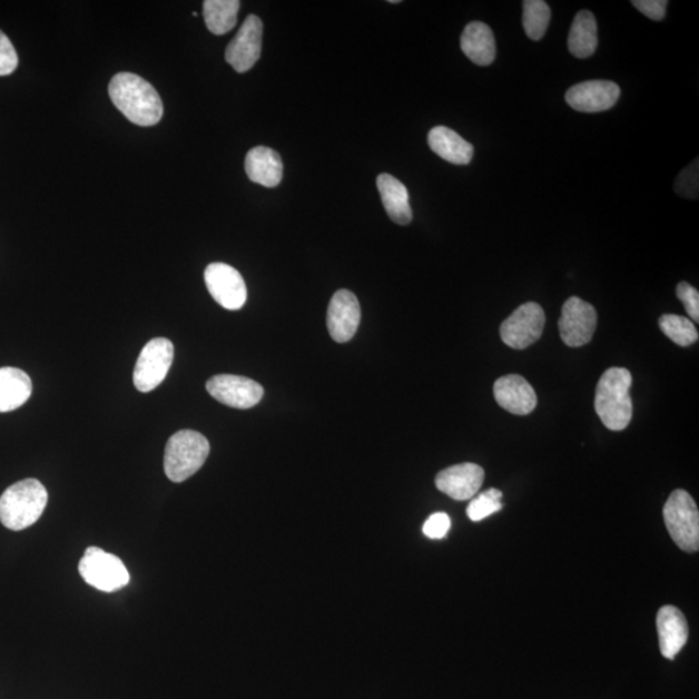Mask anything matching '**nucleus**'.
Segmentation results:
<instances>
[{
	"mask_svg": "<svg viewBox=\"0 0 699 699\" xmlns=\"http://www.w3.org/2000/svg\"><path fill=\"white\" fill-rule=\"evenodd\" d=\"M262 37H264V23L256 14H249L243 27L228 45L226 61L237 73H245L256 66L262 52Z\"/></svg>",
	"mask_w": 699,
	"mask_h": 699,
	"instance_id": "nucleus-12",
	"label": "nucleus"
},
{
	"mask_svg": "<svg viewBox=\"0 0 699 699\" xmlns=\"http://www.w3.org/2000/svg\"><path fill=\"white\" fill-rule=\"evenodd\" d=\"M18 66V52H16L10 38L0 30V77L12 75Z\"/></svg>",
	"mask_w": 699,
	"mask_h": 699,
	"instance_id": "nucleus-29",
	"label": "nucleus"
},
{
	"mask_svg": "<svg viewBox=\"0 0 699 699\" xmlns=\"http://www.w3.org/2000/svg\"><path fill=\"white\" fill-rule=\"evenodd\" d=\"M677 296L685 305L687 313L692 319L699 322V293L689 283L681 282L677 288Z\"/></svg>",
	"mask_w": 699,
	"mask_h": 699,
	"instance_id": "nucleus-30",
	"label": "nucleus"
},
{
	"mask_svg": "<svg viewBox=\"0 0 699 699\" xmlns=\"http://www.w3.org/2000/svg\"><path fill=\"white\" fill-rule=\"evenodd\" d=\"M659 327L673 344L681 347L693 345L698 341V331L688 317L667 314L659 317Z\"/></svg>",
	"mask_w": 699,
	"mask_h": 699,
	"instance_id": "nucleus-26",
	"label": "nucleus"
},
{
	"mask_svg": "<svg viewBox=\"0 0 699 699\" xmlns=\"http://www.w3.org/2000/svg\"><path fill=\"white\" fill-rule=\"evenodd\" d=\"M33 384L28 373L19 368H0V412L20 408L30 398Z\"/></svg>",
	"mask_w": 699,
	"mask_h": 699,
	"instance_id": "nucleus-22",
	"label": "nucleus"
},
{
	"mask_svg": "<svg viewBox=\"0 0 699 699\" xmlns=\"http://www.w3.org/2000/svg\"><path fill=\"white\" fill-rule=\"evenodd\" d=\"M523 29L532 41H540L551 22V8L544 0H524Z\"/></svg>",
	"mask_w": 699,
	"mask_h": 699,
	"instance_id": "nucleus-25",
	"label": "nucleus"
},
{
	"mask_svg": "<svg viewBox=\"0 0 699 699\" xmlns=\"http://www.w3.org/2000/svg\"><path fill=\"white\" fill-rule=\"evenodd\" d=\"M49 494L43 484L29 479L12 484L0 496V522L13 531L26 530L43 514Z\"/></svg>",
	"mask_w": 699,
	"mask_h": 699,
	"instance_id": "nucleus-3",
	"label": "nucleus"
},
{
	"mask_svg": "<svg viewBox=\"0 0 699 699\" xmlns=\"http://www.w3.org/2000/svg\"><path fill=\"white\" fill-rule=\"evenodd\" d=\"M503 492L498 489H490L484 491L483 494L476 496L469 504L466 514L467 518L474 522H480L490 518L491 514L502 511Z\"/></svg>",
	"mask_w": 699,
	"mask_h": 699,
	"instance_id": "nucleus-27",
	"label": "nucleus"
},
{
	"mask_svg": "<svg viewBox=\"0 0 699 699\" xmlns=\"http://www.w3.org/2000/svg\"><path fill=\"white\" fill-rule=\"evenodd\" d=\"M377 188L388 218L400 226L410 225L413 214L406 186L391 174H381Z\"/></svg>",
	"mask_w": 699,
	"mask_h": 699,
	"instance_id": "nucleus-19",
	"label": "nucleus"
},
{
	"mask_svg": "<svg viewBox=\"0 0 699 699\" xmlns=\"http://www.w3.org/2000/svg\"><path fill=\"white\" fill-rule=\"evenodd\" d=\"M631 386V372L613 367L603 373L595 387L594 410L602 424L610 431L622 432L631 423L633 413Z\"/></svg>",
	"mask_w": 699,
	"mask_h": 699,
	"instance_id": "nucleus-2",
	"label": "nucleus"
},
{
	"mask_svg": "<svg viewBox=\"0 0 699 699\" xmlns=\"http://www.w3.org/2000/svg\"><path fill=\"white\" fill-rule=\"evenodd\" d=\"M451 520L446 513H434L424 523L423 532L429 539H442L447 535Z\"/></svg>",
	"mask_w": 699,
	"mask_h": 699,
	"instance_id": "nucleus-31",
	"label": "nucleus"
},
{
	"mask_svg": "<svg viewBox=\"0 0 699 699\" xmlns=\"http://www.w3.org/2000/svg\"><path fill=\"white\" fill-rule=\"evenodd\" d=\"M545 313L535 302L521 305L500 327L503 343L515 350L535 344L543 335Z\"/></svg>",
	"mask_w": 699,
	"mask_h": 699,
	"instance_id": "nucleus-8",
	"label": "nucleus"
},
{
	"mask_svg": "<svg viewBox=\"0 0 699 699\" xmlns=\"http://www.w3.org/2000/svg\"><path fill=\"white\" fill-rule=\"evenodd\" d=\"M484 481L483 467L473 463L457 464L444 469L436 475L435 484L443 494L464 502L480 491Z\"/></svg>",
	"mask_w": 699,
	"mask_h": 699,
	"instance_id": "nucleus-15",
	"label": "nucleus"
},
{
	"mask_svg": "<svg viewBox=\"0 0 699 699\" xmlns=\"http://www.w3.org/2000/svg\"><path fill=\"white\" fill-rule=\"evenodd\" d=\"M238 0H205L204 19L213 35L224 36L232 31L240 10Z\"/></svg>",
	"mask_w": 699,
	"mask_h": 699,
	"instance_id": "nucleus-24",
	"label": "nucleus"
},
{
	"mask_svg": "<svg viewBox=\"0 0 699 699\" xmlns=\"http://www.w3.org/2000/svg\"><path fill=\"white\" fill-rule=\"evenodd\" d=\"M205 284L210 296L226 309H240L248 299V289L240 273L226 264H211L205 269Z\"/></svg>",
	"mask_w": 699,
	"mask_h": 699,
	"instance_id": "nucleus-11",
	"label": "nucleus"
},
{
	"mask_svg": "<svg viewBox=\"0 0 699 699\" xmlns=\"http://www.w3.org/2000/svg\"><path fill=\"white\" fill-rule=\"evenodd\" d=\"M619 97L621 89L617 83L598 79L570 87L567 102L577 112L599 114L613 108Z\"/></svg>",
	"mask_w": 699,
	"mask_h": 699,
	"instance_id": "nucleus-13",
	"label": "nucleus"
},
{
	"mask_svg": "<svg viewBox=\"0 0 699 699\" xmlns=\"http://www.w3.org/2000/svg\"><path fill=\"white\" fill-rule=\"evenodd\" d=\"M698 160H695L679 174L677 181H675V193L681 197L690 198V200L698 198Z\"/></svg>",
	"mask_w": 699,
	"mask_h": 699,
	"instance_id": "nucleus-28",
	"label": "nucleus"
},
{
	"mask_svg": "<svg viewBox=\"0 0 699 699\" xmlns=\"http://www.w3.org/2000/svg\"><path fill=\"white\" fill-rule=\"evenodd\" d=\"M632 6L646 14L648 19L662 21L669 2L667 0H633Z\"/></svg>",
	"mask_w": 699,
	"mask_h": 699,
	"instance_id": "nucleus-32",
	"label": "nucleus"
},
{
	"mask_svg": "<svg viewBox=\"0 0 699 699\" xmlns=\"http://www.w3.org/2000/svg\"><path fill=\"white\" fill-rule=\"evenodd\" d=\"M174 345L170 339L158 337L150 339L141 350L134 370V385L141 393L155 391L164 383L171 368Z\"/></svg>",
	"mask_w": 699,
	"mask_h": 699,
	"instance_id": "nucleus-7",
	"label": "nucleus"
},
{
	"mask_svg": "<svg viewBox=\"0 0 699 699\" xmlns=\"http://www.w3.org/2000/svg\"><path fill=\"white\" fill-rule=\"evenodd\" d=\"M494 395L499 406L513 415H529L538 404L534 387L520 375H508L496 380Z\"/></svg>",
	"mask_w": 699,
	"mask_h": 699,
	"instance_id": "nucleus-16",
	"label": "nucleus"
},
{
	"mask_svg": "<svg viewBox=\"0 0 699 699\" xmlns=\"http://www.w3.org/2000/svg\"><path fill=\"white\" fill-rule=\"evenodd\" d=\"M362 319L360 301L353 292L341 289L328 306L327 325L336 343L345 344L355 336Z\"/></svg>",
	"mask_w": 699,
	"mask_h": 699,
	"instance_id": "nucleus-14",
	"label": "nucleus"
},
{
	"mask_svg": "<svg viewBox=\"0 0 699 699\" xmlns=\"http://www.w3.org/2000/svg\"><path fill=\"white\" fill-rule=\"evenodd\" d=\"M462 50L466 58L480 67H489L496 57L494 33L486 23L474 21L469 23L462 36Z\"/></svg>",
	"mask_w": 699,
	"mask_h": 699,
	"instance_id": "nucleus-21",
	"label": "nucleus"
},
{
	"mask_svg": "<svg viewBox=\"0 0 699 699\" xmlns=\"http://www.w3.org/2000/svg\"><path fill=\"white\" fill-rule=\"evenodd\" d=\"M283 161L276 150L267 147H256L245 157V171L252 181L260 186L274 188L283 179Z\"/></svg>",
	"mask_w": 699,
	"mask_h": 699,
	"instance_id": "nucleus-18",
	"label": "nucleus"
},
{
	"mask_svg": "<svg viewBox=\"0 0 699 699\" xmlns=\"http://www.w3.org/2000/svg\"><path fill=\"white\" fill-rule=\"evenodd\" d=\"M108 92L116 108L130 122L148 127L161 121L164 116L161 97L146 79L124 71L112 78Z\"/></svg>",
	"mask_w": 699,
	"mask_h": 699,
	"instance_id": "nucleus-1",
	"label": "nucleus"
},
{
	"mask_svg": "<svg viewBox=\"0 0 699 699\" xmlns=\"http://www.w3.org/2000/svg\"><path fill=\"white\" fill-rule=\"evenodd\" d=\"M657 630L662 656L673 661L681 649L686 647L689 637V627L685 614L671 606L659 609Z\"/></svg>",
	"mask_w": 699,
	"mask_h": 699,
	"instance_id": "nucleus-17",
	"label": "nucleus"
},
{
	"mask_svg": "<svg viewBox=\"0 0 699 699\" xmlns=\"http://www.w3.org/2000/svg\"><path fill=\"white\" fill-rule=\"evenodd\" d=\"M429 147L444 161L454 165L471 164L474 147L449 127L436 126L427 135Z\"/></svg>",
	"mask_w": 699,
	"mask_h": 699,
	"instance_id": "nucleus-20",
	"label": "nucleus"
},
{
	"mask_svg": "<svg viewBox=\"0 0 699 699\" xmlns=\"http://www.w3.org/2000/svg\"><path fill=\"white\" fill-rule=\"evenodd\" d=\"M210 454L209 441L201 433L180 431L166 444L164 469L175 483L185 482L196 474Z\"/></svg>",
	"mask_w": 699,
	"mask_h": 699,
	"instance_id": "nucleus-4",
	"label": "nucleus"
},
{
	"mask_svg": "<svg viewBox=\"0 0 699 699\" xmlns=\"http://www.w3.org/2000/svg\"><path fill=\"white\" fill-rule=\"evenodd\" d=\"M666 528L681 551L699 550V513L692 496L685 490H675L663 508Z\"/></svg>",
	"mask_w": 699,
	"mask_h": 699,
	"instance_id": "nucleus-5",
	"label": "nucleus"
},
{
	"mask_svg": "<svg viewBox=\"0 0 699 699\" xmlns=\"http://www.w3.org/2000/svg\"><path fill=\"white\" fill-rule=\"evenodd\" d=\"M78 569L85 582L101 592H116L130 582L122 560L98 547L87 548Z\"/></svg>",
	"mask_w": 699,
	"mask_h": 699,
	"instance_id": "nucleus-6",
	"label": "nucleus"
},
{
	"mask_svg": "<svg viewBox=\"0 0 699 699\" xmlns=\"http://www.w3.org/2000/svg\"><path fill=\"white\" fill-rule=\"evenodd\" d=\"M569 51L578 59L591 58L599 46L598 21L590 11L578 12L571 26Z\"/></svg>",
	"mask_w": 699,
	"mask_h": 699,
	"instance_id": "nucleus-23",
	"label": "nucleus"
},
{
	"mask_svg": "<svg viewBox=\"0 0 699 699\" xmlns=\"http://www.w3.org/2000/svg\"><path fill=\"white\" fill-rule=\"evenodd\" d=\"M598 327V313L588 302L570 297L562 307L559 321L560 335L570 347H581L591 343Z\"/></svg>",
	"mask_w": 699,
	"mask_h": 699,
	"instance_id": "nucleus-9",
	"label": "nucleus"
},
{
	"mask_svg": "<svg viewBox=\"0 0 699 699\" xmlns=\"http://www.w3.org/2000/svg\"><path fill=\"white\" fill-rule=\"evenodd\" d=\"M206 391L214 400L228 407L248 410L264 398V387L248 377L218 375L206 383Z\"/></svg>",
	"mask_w": 699,
	"mask_h": 699,
	"instance_id": "nucleus-10",
	"label": "nucleus"
}]
</instances>
